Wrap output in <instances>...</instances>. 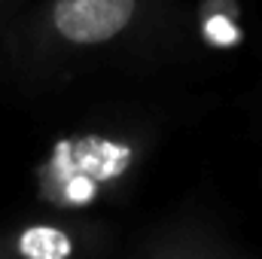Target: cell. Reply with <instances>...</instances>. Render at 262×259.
I'll return each instance as SVG.
<instances>
[{"instance_id": "6da1fadb", "label": "cell", "mask_w": 262, "mask_h": 259, "mask_svg": "<svg viewBox=\"0 0 262 259\" xmlns=\"http://www.w3.org/2000/svg\"><path fill=\"white\" fill-rule=\"evenodd\" d=\"M165 0H40L3 31L9 61L31 79H61L140 52L168 31Z\"/></svg>"}, {"instance_id": "7a4b0ae2", "label": "cell", "mask_w": 262, "mask_h": 259, "mask_svg": "<svg viewBox=\"0 0 262 259\" xmlns=\"http://www.w3.org/2000/svg\"><path fill=\"white\" fill-rule=\"evenodd\" d=\"M152 137L140 125L79 131L61 140L37 171V186L52 210L92 213L119 204L134 189Z\"/></svg>"}, {"instance_id": "3957f363", "label": "cell", "mask_w": 262, "mask_h": 259, "mask_svg": "<svg viewBox=\"0 0 262 259\" xmlns=\"http://www.w3.org/2000/svg\"><path fill=\"white\" fill-rule=\"evenodd\" d=\"M110 232L89 213L37 217L0 235V259H104Z\"/></svg>"}, {"instance_id": "277c9868", "label": "cell", "mask_w": 262, "mask_h": 259, "mask_svg": "<svg viewBox=\"0 0 262 259\" xmlns=\"http://www.w3.org/2000/svg\"><path fill=\"white\" fill-rule=\"evenodd\" d=\"M125 259H247V253L213 223L186 217L149 232Z\"/></svg>"}, {"instance_id": "5b68a950", "label": "cell", "mask_w": 262, "mask_h": 259, "mask_svg": "<svg viewBox=\"0 0 262 259\" xmlns=\"http://www.w3.org/2000/svg\"><path fill=\"white\" fill-rule=\"evenodd\" d=\"M21 3H25V0H0V37H3V31L9 28V21L15 18V12H18Z\"/></svg>"}]
</instances>
